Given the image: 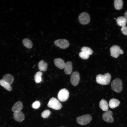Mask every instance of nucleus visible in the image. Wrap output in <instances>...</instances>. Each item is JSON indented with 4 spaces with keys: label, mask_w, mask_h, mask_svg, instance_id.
I'll list each match as a JSON object with an SVG mask.
<instances>
[{
    "label": "nucleus",
    "mask_w": 127,
    "mask_h": 127,
    "mask_svg": "<svg viewBox=\"0 0 127 127\" xmlns=\"http://www.w3.org/2000/svg\"><path fill=\"white\" fill-rule=\"evenodd\" d=\"M0 85L8 91H10L12 90L10 85L2 79L0 80Z\"/></svg>",
    "instance_id": "nucleus-20"
},
{
    "label": "nucleus",
    "mask_w": 127,
    "mask_h": 127,
    "mask_svg": "<svg viewBox=\"0 0 127 127\" xmlns=\"http://www.w3.org/2000/svg\"><path fill=\"white\" fill-rule=\"evenodd\" d=\"M23 108L21 102L19 101L16 102L13 106L12 110L14 112L20 111Z\"/></svg>",
    "instance_id": "nucleus-14"
},
{
    "label": "nucleus",
    "mask_w": 127,
    "mask_h": 127,
    "mask_svg": "<svg viewBox=\"0 0 127 127\" xmlns=\"http://www.w3.org/2000/svg\"><path fill=\"white\" fill-rule=\"evenodd\" d=\"M55 65L60 69L64 68L65 63L64 61L60 58H57L54 60Z\"/></svg>",
    "instance_id": "nucleus-13"
},
{
    "label": "nucleus",
    "mask_w": 127,
    "mask_h": 127,
    "mask_svg": "<svg viewBox=\"0 0 127 127\" xmlns=\"http://www.w3.org/2000/svg\"><path fill=\"white\" fill-rule=\"evenodd\" d=\"M120 103V102L118 100L112 98L109 100V106L110 108L113 109L118 107Z\"/></svg>",
    "instance_id": "nucleus-15"
},
{
    "label": "nucleus",
    "mask_w": 127,
    "mask_h": 127,
    "mask_svg": "<svg viewBox=\"0 0 127 127\" xmlns=\"http://www.w3.org/2000/svg\"><path fill=\"white\" fill-rule=\"evenodd\" d=\"M42 75V72L40 71H38L36 73L34 78L35 82L36 83H39L41 81V76Z\"/></svg>",
    "instance_id": "nucleus-23"
},
{
    "label": "nucleus",
    "mask_w": 127,
    "mask_h": 127,
    "mask_svg": "<svg viewBox=\"0 0 127 127\" xmlns=\"http://www.w3.org/2000/svg\"><path fill=\"white\" fill-rule=\"evenodd\" d=\"M112 112L111 111H106L102 115V118L105 121L109 123H112L114 119L112 117Z\"/></svg>",
    "instance_id": "nucleus-10"
},
{
    "label": "nucleus",
    "mask_w": 127,
    "mask_h": 127,
    "mask_svg": "<svg viewBox=\"0 0 127 127\" xmlns=\"http://www.w3.org/2000/svg\"><path fill=\"white\" fill-rule=\"evenodd\" d=\"M81 50L82 51L89 55H91L93 53V51L91 49L87 47L84 46L82 47Z\"/></svg>",
    "instance_id": "nucleus-24"
},
{
    "label": "nucleus",
    "mask_w": 127,
    "mask_h": 127,
    "mask_svg": "<svg viewBox=\"0 0 127 127\" xmlns=\"http://www.w3.org/2000/svg\"><path fill=\"white\" fill-rule=\"evenodd\" d=\"M47 106L48 107L55 110H59L62 107L61 104L56 98L52 97L49 101Z\"/></svg>",
    "instance_id": "nucleus-3"
},
{
    "label": "nucleus",
    "mask_w": 127,
    "mask_h": 127,
    "mask_svg": "<svg viewBox=\"0 0 127 127\" xmlns=\"http://www.w3.org/2000/svg\"><path fill=\"white\" fill-rule=\"evenodd\" d=\"M111 78L110 74L108 73L104 75L99 74L97 75L96 81L97 83L102 85H105L109 84Z\"/></svg>",
    "instance_id": "nucleus-1"
},
{
    "label": "nucleus",
    "mask_w": 127,
    "mask_h": 127,
    "mask_svg": "<svg viewBox=\"0 0 127 127\" xmlns=\"http://www.w3.org/2000/svg\"><path fill=\"white\" fill-rule=\"evenodd\" d=\"M121 30L123 33L125 35H127V27L126 26L122 27Z\"/></svg>",
    "instance_id": "nucleus-28"
},
{
    "label": "nucleus",
    "mask_w": 127,
    "mask_h": 127,
    "mask_svg": "<svg viewBox=\"0 0 127 127\" xmlns=\"http://www.w3.org/2000/svg\"><path fill=\"white\" fill-rule=\"evenodd\" d=\"M40 103L39 101H36L32 103V107L34 109H37L40 107Z\"/></svg>",
    "instance_id": "nucleus-27"
},
{
    "label": "nucleus",
    "mask_w": 127,
    "mask_h": 127,
    "mask_svg": "<svg viewBox=\"0 0 127 127\" xmlns=\"http://www.w3.org/2000/svg\"><path fill=\"white\" fill-rule=\"evenodd\" d=\"M38 66L40 71H45L47 70L48 64L44 60H41L39 62Z\"/></svg>",
    "instance_id": "nucleus-17"
},
{
    "label": "nucleus",
    "mask_w": 127,
    "mask_h": 127,
    "mask_svg": "<svg viewBox=\"0 0 127 127\" xmlns=\"http://www.w3.org/2000/svg\"><path fill=\"white\" fill-rule=\"evenodd\" d=\"M111 88L114 91L119 93L123 89V84L121 79L118 78L113 80L111 84Z\"/></svg>",
    "instance_id": "nucleus-2"
},
{
    "label": "nucleus",
    "mask_w": 127,
    "mask_h": 127,
    "mask_svg": "<svg viewBox=\"0 0 127 127\" xmlns=\"http://www.w3.org/2000/svg\"><path fill=\"white\" fill-rule=\"evenodd\" d=\"M80 80L79 73L77 71L73 72L71 74L70 78L71 83L74 86L77 85L79 83Z\"/></svg>",
    "instance_id": "nucleus-9"
},
{
    "label": "nucleus",
    "mask_w": 127,
    "mask_h": 127,
    "mask_svg": "<svg viewBox=\"0 0 127 127\" xmlns=\"http://www.w3.org/2000/svg\"><path fill=\"white\" fill-rule=\"evenodd\" d=\"M79 20L80 23L83 25L89 23L90 18L89 14L87 12H83L79 16Z\"/></svg>",
    "instance_id": "nucleus-6"
},
{
    "label": "nucleus",
    "mask_w": 127,
    "mask_h": 127,
    "mask_svg": "<svg viewBox=\"0 0 127 127\" xmlns=\"http://www.w3.org/2000/svg\"><path fill=\"white\" fill-rule=\"evenodd\" d=\"M116 21L118 25L122 27L125 26L127 22L124 16L118 17L117 18Z\"/></svg>",
    "instance_id": "nucleus-19"
},
{
    "label": "nucleus",
    "mask_w": 127,
    "mask_h": 127,
    "mask_svg": "<svg viewBox=\"0 0 127 127\" xmlns=\"http://www.w3.org/2000/svg\"><path fill=\"white\" fill-rule=\"evenodd\" d=\"M69 95L68 91L65 88H63L59 91L57 97L60 101L64 102L68 99Z\"/></svg>",
    "instance_id": "nucleus-5"
},
{
    "label": "nucleus",
    "mask_w": 127,
    "mask_h": 127,
    "mask_svg": "<svg viewBox=\"0 0 127 127\" xmlns=\"http://www.w3.org/2000/svg\"><path fill=\"white\" fill-rule=\"evenodd\" d=\"M111 55L113 57L117 58L120 54L123 53V51L119 47L115 45L112 46L110 48Z\"/></svg>",
    "instance_id": "nucleus-7"
},
{
    "label": "nucleus",
    "mask_w": 127,
    "mask_h": 127,
    "mask_svg": "<svg viewBox=\"0 0 127 127\" xmlns=\"http://www.w3.org/2000/svg\"><path fill=\"white\" fill-rule=\"evenodd\" d=\"M50 113L51 112L50 110H46L44 111L42 113L41 115L42 117L44 118H47L49 117Z\"/></svg>",
    "instance_id": "nucleus-25"
},
{
    "label": "nucleus",
    "mask_w": 127,
    "mask_h": 127,
    "mask_svg": "<svg viewBox=\"0 0 127 127\" xmlns=\"http://www.w3.org/2000/svg\"><path fill=\"white\" fill-rule=\"evenodd\" d=\"M114 6L115 8L118 10L121 9L123 7V2L122 0H115L114 1Z\"/></svg>",
    "instance_id": "nucleus-22"
},
{
    "label": "nucleus",
    "mask_w": 127,
    "mask_h": 127,
    "mask_svg": "<svg viewBox=\"0 0 127 127\" xmlns=\"http://www.w3.org/2000/svg\"><path fill=\"white\" fill-rule=\"evenodd\" d=\"M22 42L24 45L28 48H32L33 46V44L31 40L28 38H25L23 39Z\"/></svg>",
    "instance_id": "nucleus-21"
},
{
    "label": "nucleus",
    "mask_w": 127,
    "mask_h": 127,
    "mask_svg": "<svg viewBox=\"0 0 127 127\" xmlns=\"http://www.w3.org/2000/svg\"><path fill=\"white\" fill-rule=\"evenodd\" d=\"M92 119L91 116L87 114L78 117L76 118V120L78 124L83 125L89 123L91 120Z\"/></svg>",
    "instance_id": "nucleus-4"
},
{
    "label": "nucleus",
    "mask_w": 127,
    "mask_h": 127,
    "mask_svg": "<svg viewBox=\"0 0 127 127\" xmlns=\"http://www.w3.org/2000/svg\"><path fill=\"white\" fill-rule=\"evenodd\" d=\"M65 73L67 75L70 74L72 71V62L68 61L66 62L64 68Z\"/></svg>",
    "instance_id": "nucleus-12"
},
{
    "label": "nucleus",
    "mask_w": 127,
    "mask_h": 127,
    "mask_svg": "<svg viewBox=\"0 0 127 127\" xmlns=\"http://www.w3.org/2000/svg\"><path fill=\"white\" fill-rule=\"evenodd\" d=\"M2 79L10 85L12 83L14 79L13 76L9 74H7L4 75Z\"/></svg>",
    "instance_id": "nucleus-18"
},
{
    "label": "nucleus",
    "mask_w": 127,
    "mask_h": 127,
    "mask_svg": "<svg viewBox=\"0 0 127 127\" xmlns=\"http://www.w3.org/2000/svg\"><path fill=\"white\" fill-rule=\"evenodd\" d=\"M99 107L103 111H107L108 109V103L104 99H102L100 102Z\"/></svg>",
    "instance_id": "nucleus-16"
},
{
    "label": "nucleus",
    "mask_w": 127,
    "mask_h": 127,
    "mask_svg": "<svg viewBox=\"0 0 127 127\" xmlns=\"http://www.w3.org/2000/svg\"><path fill=\"white\" fill-rule=\"evenodd\" d=\"M13 116L14 119L16 121L21 122L24 119V115L21 111L14 112Z\"/></svg>",
    "instance_id": "nucleus-11"
},
{
    "label": "nucleus",
    "mask_w": 127,
    "mask_h": 127,
    "mask_svg": "<svg viewBox=\"0 0 127 127\" xmlns=\"http://www.w3.org/2000/svg\"><path fill=\"white\" fill-rule=\"evenodd\" d=\"M54 43L56 46L63 49L67 48L69 45L68 41L65 39L57 40L55 41Z\"/></svg>",
    "instance_id": "nucleus-8"
},
{
    "label": "nucleus",
    "mask_w": 127,
    "mask_h": 127,
    "mask_svg": "<svg viewBox=\"0 0 127 127\" xmlns=\"http://www.w3.org/2000/svg\"><path fill=\"white\" fill-rule=\"evenodd\" d=\"M79 56L82 59L85 60L88 59L89 57V55L82 51L79 53Z\"/></svg>",
    "instance_id": "nucleus-26"
},
{
    "label": "nucleus",
    "mask_w": 127,
    "mask_h": 127,
    "mask_svg": "<svg viewBox=\"0 0 127 127\" xmlns=\"http://www.w3.org/2000/svg\"><path fill=\"white\" fill-rule=\"evenodd\" d=\"M124 17L126 19L127 22V11L125 12L124 13Z\"/></svg>",
    "instance_id": "nucleus-29"
}]
</instances>
